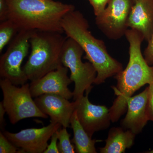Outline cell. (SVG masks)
I'll use <instances>...</instances> for the list:
<instances>
[{
  "label": "cell",
  "mask_w": 153,
  "mask_h": 153,
  "mask_svg": "<svg viewBox=\"0 0 153 153\" xmlns=\"http://www.w3.org/2000/svg\"><path fill=\"white\" fill-rule=\"evenodd\" d=\"M37 106L42 112L51 118V121L61 125L63 127L70 126V120L76 108V102H70L61 96L47 94L36 97Z\"/></svg>",
  "instance_id": "obj_12"
},
{
  "label": "cell",
  "mask_w": 153,
  "mask_h": 153,
  "mask_svg": "<svg viewBox=\"0 0 153 153\" xmlns=\"http://www.w3.org/2000/svg\"><path fill=\"white\" fill-rule=\"evenodd\" d=\"M148 42L147 47L145 49L143 56L146 61L150 66L153 65V32Z\"/></svg>",
  "instance_id": "obj_22"
},
{
  "label": "cell",
  "mask_w": 153,
  "mask_h": 153,
  "mask_svg": "<svg viewBox=\"0 0 153 153\" xmlns=\"http://www.w3.org/2000/svg\"><path fill=\"white\" fill-rule=\"evenodd\" d=\"M70 125L73 131L71 143L74 145L77 153H96L95 146L98 140H92L79 122L76 112L74 111L70 120Z\"/></svg>",
  "instance_id": "obj_16"
},
{
  "label": "cell",
  "mask_w": 153,
  "mask_h": 153,
  "mask_svg": "<svg viewBox=\"0 0 153 153\" xmlns=\"http://www.w3.org/2000/svg\"><path fill=\"white\" fill-rule=\"evenodd\" d=\"M147 112L149 120L153 121V80L148 86Z\"/></svg>",
  "instance_id": "obj_21"
},
{
  "label": "cell",
  "mask_w": 153,
  "mask_h": 153,
  "mask_svg": "<svg viewBox=\"0 0 153 153\" xmlns=\"http://www.w3.org/2000/svg\"><path fill=\"white\" fill-rule=\"evenodd\" d=\"M133 5L131 0H111L104 11L96 16V25L108 39H120L128 29V20Z\"/></svg>",
  "instance_id": "obj_8"
},
{
  "label": "cell",
  "mask_w": 153,
  "mask_h": 153,
  "mask_svg": "<svg viewBox=\"0 0 153 153\" xmlns=\"http://www.w3.org/2000/svg\"><path fill=\"white\" fill-rule=\"evenodd\" d=\"M125 36L129 44V59L125 69L114 76L117 83L111 87L117 97L109 108L113 123L118 121L126 111L128 101L134 93L153 80V66L148 64L141 50L143 36L132 29H128Z\"/></svg>",
  "instance_id": "obj_1"
},
{
  "label": "cell",
  "mask_w": 153,
  "mask_h": 153,
  "mask_svg": "<svg viewBox=\"0 0 153 153\" xmlns=\"http://www.w3.org/2000/svg\"><path fill=\"white\" fill-rule=\"evenodd\" d=\"M6 113V110L3 105V102H0V127L2 129L4 123V115Z\"/></svg>",
  "instance_id": "obj_25"
},
{
  "label": "cell",
  "mask_w": 153,
  "mask_h": 153,
  "mask_svg": "<svg viewBox=\"0 0 153 153\" xmlns=\"http://www.w3.org/2000/svg\"><path fill=\"white\" fill-rule=\"evenodd\" d=\"M17 86L8 79L2 78L0 80L3 105L11 123L15 124L28 118H47L49 116L41 111L33 99L30 84Z\"/></svg>",
  "instance_id": "obj_6"
},
{
  "label": "cell",
  "mask_w": 153,
  "mask_h": 153,
  "mask_svg": "<svg viewBox=\"0 0 153 153\" xmlns=\"http://www.w3.org/2000/svg\"><path fill=\"white\" fill-rule=\"evenodd\" d=\"M127 26L139 31L149 41L153 32V0H137L132 6Z\"/></svg>",
  "instance_id": "obj_14"
},
{
  "label": "cell",
  "mask_w": 153,
  "mask_h": 153,
  "mask_svg": "<svg viewBox=\"0 0 153 153\" xmlns=\"http://www.w3.org/2000/svg\"><path fill=\"white\" fill-rule=\"evenodd\" d=\"M8 5L7 0H0V21L8 19Z\"/></svg>",
  "instance_id": "obj_24"
},
{
  "label": "cell",
  "mask_w": 153,
  "mask_h": 153,
  "mask_svg": "<svg viewBox=\"0 0 153 153\" xmlns=\"http://www.w3.org/2000/svg\"><path fill=\"white\" fill-rule=\"evenodd\" d=\"M20 31L13 21L7 19L0 24V53Z\"/></svg>",
  "instance_id": "obj_17"
},
{
  "label": "cell",
  "mask_w": 153,
  "mask_h": 153,
  "mask_svg": "<svg viewBox=\"0 0 153 153\" xmlns=\"http://www.w3.org/2000/svg\"><path fill=\"white\" fill-rule=\"evenodd\" d=\"M131 1L132 2V3H133V4H134V3H135V2L137 1V0H131Z\"/></svg>",
  "instance_id": "obj_27"
},
{
  "label": "cell",
  "mask_w": 153,
  "mask_h": 153,
  "mask_svg": "<svg viewBox=\"0 0 153 153\" xmlns=\"http://www.w3.org/2000/svg\"><path fill=\"white\" fill-rule=\"evenodd\" d=\"M8 19L19 30L63 33L62 21L74 5L54 0H7Z\"/></svg>",
  "instance_id": "obj_3"
},
{
  "label": "cell",
  "mask_w": 153,
  "mask_h": 153,
  "mask_svg": "<svg viewBox=\"0 0 153 153\" xmlns=\"http://www.w3.org/2000/svg\"><path fill=\"white\" fill-rule=\"evenodd\" d=\"M148 93L147 87L139 94L129 99L126 114L121 122L122 127L136 135L142 131L149 121L147 112Z\"/></svg>",
  "instance_id": "obj_13"
},
{
  "label": "cell",
  "mask_w": 153,
  "mask_h": 153,
  "mask_svg": "<svg viewBox=\"0 0 153 153\" xmlns=\"http://www.w3.org/2000/svg\"><path fill=\"white\" fill-rule=\"evenodd\" d=\"M51 139V142L48 145L47 149L44 151V153H60L57 143V141L58 140V130L53 134Z\"/></svg>",
  "instance_id": "obj_23"
},
{
  "label": "cell",
  "mask_w": 153,
  "mask_h": 153,
  "mask_svg": "<svg viewBox=\"0 0 153 153\" xmlns=\"http://www.w3.org/2000/svg\"><path fill=\"white\" fill-rule=\"evenodd\" d=\"M93 7L94 13L97 16L101 13L111 0H87Z\"/></svg>",
  "instance_id": "obj_20"
},
{
  "label": "cell",
  "mask_w": 153,
  "mask_h": 153,
  "mask_svg": "<svg viewBox=\"0 0 153 153\" xmlns=\"http://www.w3.org/2000/svg\"><path fill=\"white\" fill-rule=\"evenodd\" d=\"M34 31L20 30L0 58L1 77L14 85H24L28 80L21 66L29 52L30 39Z\"/></svg>",
  "instance_id": "obj_7"
},
{
  "label": "cell",
  "mask_w": 153,
  "mask_h": 153,
  "mask_svg": "<svg viewBox=\"0 0 153 153\" xmlns=\"http://www.w3.org/2000/svg\"><path fill=\"white\" fill-rule=\"evenodd\" d=\"M146 153H153V149L152 150L148 151L147 152H146Z\"/></svg>",
  "instance_id": "obj_26"
},
{
  "label": "cell",
  "mask_w": 153,
  "mask_h": 153,
  "mask_svg": "<svg viewBox=\"0 0 153 153\" xmlns=\"http://www.w3.org/2000/svg\"><path fill=\"white\" fill-rule=\"evenodd\" d=\"M84 52L78 43L67 37L62 49L61 62L63 66L70 70V79L74 83V101L84 96L85 91H91L97 75L92 63L82 62Z\"/></svg>",
  "instance_id": "obj_5"
},
{
  "label": "cell",
  "mask_w": 153,
  "mask_h": 153,
  "mask_svg": "<svg viewBox=\"0 0 153 153\" xmlns=\"http://www.w3.org/2000/svg\"><path fill=\"white\" fill-rule=\"evenodd\" d=\"M135 134L122 127H112L108 132L105 145L100 148L101 153H123L134 144Z\"/></svg>",
  "instance_id": "obj_15"
},
{
  "label": "cell",
  "mask_w": 153,
  "mask_h": 153,
  "mask_svg": "<svg viewBox=\"0 0 153 153\" xmlns=\"http://www.w3.org/2000/svg\"><path fill=\"white\" fill-rule=\"evenodd\" d=\"M86 91L83 96L75 100L77 117L82 127L92 138L96 132L106 129L110 125L109 109L105 105H97L91 102Z\"/></svg>",
  "instance_id": "obj_10"
},
{
  "label": "cell",
  "mask_w": 153,
  "mask_h": 153,
  "mask_svg": "<svg viewBox=\"0 0 153 153\" xmlns=\"http://www.w3.org/2000/svg\"><path fill=\"white\" fill-rule=\"evenodd\" d=\"M68 68L61 66L44 76L31 81L30 88L33 97L47 94H57L69 100L73 97V92L68 89L72 82L68 75Z\"/></svg>",
  "instance_id": "obj_11"
},
{
  "label": "cell",
  "mask_w": 153,
  "mask_h": 153,
  "mask_svg": "<svg viewBox=\"0 0 153 153\" xmlns=\"http://www.w3.org/2000/svg\"><path fill=\"white\" fill-rule=\"evenodd\" d=\"M63 33L35 30L30 39L31 53L23 71L28 80L40 79L62 66L61 54L67 37Z\"/></svg>",
  "instance_id": "obj_4"
},
{
  "label": "cell",
  "mask_w": 153,
  "mask_h": 153,
  "mask_svg": "<svg viewBox=\"0 0 153 153\" xmlns=\"http://www.w3.org/2000/svg\"><path fill=\"white\" fill-rule=\"evenodd\" d=\"M62 27L66 36L76 41L85 52L84 59L95 68L97 75L94 84H102L123 70L122 64L109 55L104 41L91 34L88 22L81 12L74 10L66 14Z\"/></svg>",
  "instance_id": "obj_2"
},
{
  "label": "cell",
  "mask_w": 153,
  "mask_h": 153,
  "mask_svg": "<svg viewBox=\"0 0 153 153\" xmlns=\"http://www.w3.org/2000/svg\"><path fill=\"white\" fill-rule=\"evenodd\" d=\"M58 150L60 153H74L75 147L71 144L70 140V134L67 131L66 128L63 127L58 130Z\"/></svg>",
  "instance_id": "obj_18"
},
{
  "label": "cell",
  "mask_w": 153,
  "mask_h": 153,
  "mask_svg": "<svg viewBox=\"0 0 153 153\" xmlns=\"http://www.w3.org/2000/svg\"><path fill=\"white\" fill-rule=\"evenodd\" d=\"M0 153H21V150L10 141L3 132H0Z\"/></svg>",
  "instance_id": "obj_19"
},
{
  "label": "cell",
  "mask_w": 153,
  "mask_h": 153,
  "mask_svg": "<svg viewBox=\"0 0 153 153\" xmlns=\"http://www.w3.org/2000/svg\"><path fill=\"white\" fill-rule=\"evenodd\" d=\"M61 126L60 124L51 121L48 126L41 128L25 129L16 133L7 131L2 132L22 153H41L46 150L53 134Z\"/></svg>",
  "instance_id": "obj_9"
}]
</instances>
